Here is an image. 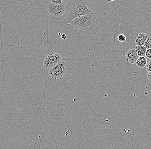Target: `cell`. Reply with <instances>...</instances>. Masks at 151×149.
I'll use <instances>...</instances> for the list:
<instances>
[{"instance_id": "obj_1", "label": "cell", "mask_w": 151, "mask_h": 149, "mask_svg": "<svg viewBox=\"0 0 151 149\" xmlns=\"http://www.w3.org/2000/svg\"><path fill=\"white\" fill-rule=\"evenodd\" d=\"M94 14L90 10L85 1H68L65 6V12L63 16V21L69 25L73 19L83 15Z\"/></svg>"}, {"instance_id": "obj_2", "label": "cell", "mask_w": 151, "mask_h": 149, "mask_svg": "<svg viewBox=\"0 0 151 149\" xmlns=\"http://www.w3.org/2000/svg\"><path fill=\"white\" fill-rule=\"evenodd\" d=\"M98 19L95 14H90L76 18L71 22V24L81 31H89L96 27Z\"/></svg>"}, {"instance_id": "obj_3", "label": "cell", "mask_w": 151, "mask_h": 149, "mask_svg": "<svg viewBox=\"0 0 151 149\" xmlns=\"http://www.w3.org/2000/svg\"><path fill=\"white\" fill-rule=\"evenodd\" d=\"M68 69L67 62L62 60L57 65L50 69L48 71L49 74L54 80H58L65 76Z\"/></svg>"}, {"instance_id": "obj_4", "label": "cell", "mask_w": 151, "mask_h": 149, "mask_svg": "<svg viewBox=\"0 0 151 149\" xmlns=\"http://www.w3.org/2000/svg\"><path fill=\"white\" fill-rule=\"evenodd\" d=\"M62 60V56L58 53H51L45 58L43 62V67L46 69H50L57 65Z\"/></svg>"}, {"instance_id": "obj_5", "label": "cell", "mask_w": 151, "mask_h": 149, "mask_svg": "<svg viewBox=\"0 0 151 149\" xmlns=\"http://www.w3.org/2000/svg\"><path fill=\"white\" fill-rule=\"evenodd\" d=\"M48 12L57 17H63L65 12V6L64 4H57L50 3L47 6Z\"/></svg>"}, {"instance_id": "obj_6", "label": "cell", "mask_w": 151, "mask_h": 149, "mask_svg": "<svg viewBox=\"0 0 151 149\" xmlns=\"http://www.w3.org/2000/svg\"><path fill=\"white\" fill-rule=\"evenodd\" d=\"M126 56V60L132 64L135 63L139 56L137 53L134 48L129 50L125 54Z\"/></svg>"}, {"instance_id": "obj_7", "label": "cell", "mask_w": 151, "mask_h": 149, "mask_svg": "<svg viewBox=\"0 0 151 149\" xmlns=\"http://www.w3.org/2000/svg\"><path fill=\"white\" fill-rule=\"evenodd\" d=\"M149 37V36L147 34L145 33H140L137 35L135 40L136 46H144L145 42H146V40L148 39Z\"/></svg>"}, {"instance_id": "obj_8", "label": "cell", "mask_w": 151, "mask_h": 149, "mask_svg": "<svg viewBox=\"0 0 151 149\" xmlns=\"http://www.w3.org/2000/svg\"><path fill=\"white\" fill-rule=\"evenodd\" d=\"M114 35L115 37H116L119 42H120L122 44L123 46L125 44L127 45L128 43H127V41L128 42V40H127V37L125 35L118 30L114 31Z\"/></svg>"}, {"instance_id": "obj_9", "label": "cell", "mask_w": 151, "mask_h": 149, "mask_svg": "<svg viewBox=\"0 0 151 149\" xmlns=\"http://www.w3.org/2000/svg\"><path fill=\"white\" fill-rule=\"evenodd\" d=\"M134 49L139 57H145L147 49L144 46H136Z\"/></svg>"}, {"instance_id": "obj_10", "label": "cell", "mask_w": 151, "mask_h": 149, "mask_svg": "<svg viewBox=\"0 0 151 149\" xmlns=\"http://www.w3.org/2000/svg\"><path fill=\"white\" fill-rule=\"evenodd\" d=\"M135 64L139 67L143 68L147 64V59L145 57H139L136 62Z\"/></svg>"}, {"instance_id": "obj_11", "label": "cell", "mask_w": 151, "mask_h": 149, "mask_svg": "<svg viewBox=\"0 0 151 149\" xmlns=\"http://www.w3.org/2000/svg\"><path fill=\"white\" fill-rule=\"evenodd\" d=\"M147 49H151V36H149L144 45Z\"/></svg>"}, {"instance_id": "obj_12", "label": "cell", "mask_w": 151, "mask_h": 149, "mask_svg": "<svg viewBox=\"0 0 151 149\" xmlns=\"http://www.w3.org/2000/svg\"><path fill=\"white\" fill-rule=\"evenodd\" d=\"M146 56L149 59H151V49H147L146 53Z\"/></svg>"}, {"instance_id": "obj_13", "label": "cell", "mask_w": 151, "mask_h": 149, "mask_svg": "<svg viewBox=\"0 0 151 149\" xmlns=\"http://www.w3.org/2000/svg\"><path fill=\"white\" fill-rule=\"evenodd\" d=\"M50 2L57 4H63L62 0H51Z\"/></svg>"}, {"instance_id": "obj_14", "label": "cell", "mask_w": 151, "mask_h": 149, "mask_svg": "<svg viewBox=\"0 0 151 149\" xmlns=\"http://www.w3.org/2000/svg\"><path fill=\"white\" fill-rule=\"evenodd\" d=\"M146 70L148 72L151 71V62L147 63L146 66Z\"/></svg>"}, {"instance_id": "obj_15", "label": "cell", "mask_w": 151, "mask_h": 149, "mask_svg": "<svg viewBox=\"0 0 151 149\" xmlns=\"http://www.w3.org/2000/svg\"><path fill=\"white\" fill-rule=\"evenodd\" d=\"M147 77H148V78L149 81H151V71L148 73Z\"/></svg>"}, {"instance_id": "obj_16", "label": "cell", "mask_w": 151, "mask_h": 149, "mask_svg": "<svg viewBox=\"0 0 151 149\" xmlns=\"http://www.w3.org/2000/svg\"><path fill=\"white\" fill-rule=\"evenodd\" d=\"M67 35H66V34H63L62 35H61V37L62 39L65 40L67 38Z\"/></svg>"}]
</instances>
